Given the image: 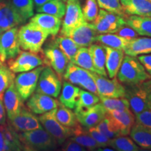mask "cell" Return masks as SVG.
Instances as JSON below:
<instances>
[{
	"mask_svg": "<svg viewBox=\"0 0 151 151\" xmlns=\"http://www.w3.org/2000/svg\"><path fill=\"white\" fill-rule=\"evenodd\" d=\"M97 41L103 46L124 50L129 40L116 34H99L97 37Z\"/></svg>",
	"mask_w": 151,
	"mask_h": 151,
	"instance_id": "f546056e",
	"label": "cell"
},
{
	"mask_svg": "<svg viewBox=\"0 0 151 151\" xmlns=\"http://www.w3.org/2000/svg\"><path fill=\"white\" fill-rule=\"evenodd\" d=\"M43 68V66H39L31 71L22 72L15 78V87L23 101L27 100L35 92L39 75Z\"/></svg>",
	"mask_w": 151,
	"mask_h": 151,
	"instance_id": "ba28073f",
	"label": "cell"
},
{
	"mask_svg": "<svg viewBox=\"0 0 151 151\" xmlns=\"http://www.w3.org/2000/svg\"><path fill=\"white\" fill-rule=\"evenodd\" d=\"M34 4L36 6V9L38 7H40L41 6L45 4L48 2V1H50V0H33Z\"/></svg>",
	"mask_w": 151,
	"mask_h": 151,
	"instance_id": "11a10c76",
	"label": "cell"
},
{
	"mask_svg": "<svg viewBox=\"0 0 151 151\" xmlns=\"http://www.w3.org/2000/svg\"><path fill=\"white\" fill-rule=\"evenodd\" d=\"M109 146L111 147L115 150L119 151H139L140 147L136 144L132 139L126 136H118V137L111 139Z\"/></svg>",
	"mask_w": 151,
	"mask_h": 151,
	"instance_id": "e575fe53",
	"label": "cell"
},
{
	"mask_svg": "<svg viewBox=\"0 0 151 151\" xmlns=\"http://www.w3.org/2000/svg\"><path fill=\"white\" fill-rule=\"evenodd\" d=\"M99 97L97 94L92 93L91 92L80 90L78 99L76 104L75 112L78 113L80 111H86L91 108L97 104L99 103Z\"/></svg>",
	"mask_w": 151,
	"mask_h": 151,
	"instance_id": "d6a6232c",
	"label": "cell"
},
{
	"mask_svg": "<svg viewBox=\"0 0 151 151\" xmlns=\"http://www.w3.org/2000/svg\"><path fill=\"white\" fill-rule=\"evenodd\" d=\"M71 1H75V0H71Z\"/></svg>",
	"mask_w": 151,
	"mask_h": 151,
	"instance_id": "94428289",
	"label": "cell"
},
{
	"mask_svg": "<svg viewBox=\"0 0 151 151\" xmlns=\"http://www.w3.org/2000/svg\"><path fill=\"white\" fill-rule=\"evenodd\" d=\"M30 22L53 37L58 35L62 25L61 19L44 13H38L33 16Z\"/></svg>",
	"mask_w": 151,
	"mask_h": 151,
	"instance_id": "d6986e66",
	"label": "cell"
},
{
	"mask_svg": "<svg viewBox=\"0 0 151 151\" xmlns=\"http://www.w3.org/2000/svg\"><path fill=\"white\" fill-rule=\"evenodd\" d=\"M88 132H89V134L92 136L94 140L97 141V143L100 147L109 146V143L110 142L111 139L106 137L102 133H101L96 126L89 128L88 129Z\"/></svg>",
	"mask_w": 151,
	"mask_h": 151,
	"instance_id": "f6af8a7d",
	"label": "cell"
},
{
	"mask_svg": "<svg viewBox=\"0 0 151 151\" xmlns=\"http://www.w3.org/2000/svg\"><path fill=\"white\" fill-rule=\"evenodd\" d=\"M56 109L41 114L39 120L46 131L55 139L58 144L62 145L66 139L72 136V128L65 127L58 121L55 116Z\"/></svg>",
	"mask_w": 151,
	"mask_h": 151,
	"instance_id": "5b68a950",
	"label": "cell"
},
{
	"mask_svg": "<svg viewBox=\"0 0 151 151\" xmlns=\"http://www.w3.org/2000/svg\"><path fill=\"white\" fill-rule=\"evenodd\" d=\"M104 46L106 50V70L109 78H113L116 76L120 69L124 57V52L122 50Z\"/></svg>",
	"mask_w": 151,
	"mask_h": 151,
	"instance_id": "44dd1931",
	"label": "cell"
},
{
	"mask_svg": "<svg viewBox=\"0 0 151 151\" xmlns=\"http://www.w3.org/2000/svg\"><path fill=\"white\" fill-rule=\"evenodd\" d=\"M115 34L124 38V39H127L128 40H131L132 39L139 37V34L127 24H124L119 28Z\"/></svg>",
	"mask_w": 151,
	"mask_h": 151,
	"instance_id": "7dc6e473",
	"label": "cell"
},
{
	"mask_svg": "<svg viewBox=\"0 0 151 151\" xmlns=\"http://www.w3.org/2000/svg\"><path fill=\"white\" fill-rule=\"evenodd\" d=\"M3 65V62H1V60H0V66H1V65Z\"/></svg>",
	"mask_w": 151,
	"mask_h": 151,
	"instance_id": "6f0895ef",
	"label": "cell"
},
{
	"mask_svg": "<svg viewBox=\"0 0 151 151\" xmlns=\"http://www.w3.org/2000/svg\"><path fill=\"white\" fill-rule=\"evenodd\" d=\"M80 90L78 87L75 86L69 81H64L59 101L67 108L74 109L78 99Z\"/></svg>",
	"mask_w": 151,
	"mask_h": 151,
	"instance_id": "484cf974",
	"label": "cell"
},
{
	"mask_svg": "<svg viewBox=\"0 0 151 151\" xmlns=\"http://www.w3.org/2000/svg\"><path fill=\"white\" fill-rule=\"evenodd\" d=\"M124 20L139 35L151 37V16H126Z\"/></svg>",
	"mask_w": 151,
	"mask_h": 151,
	"instance_id": "d4e9b609",
	"label": "cell"
},
{
	"mask_svg": "<svg viewBox=\"0 0 151 151\" xmlns=\"http://www.w3.org/2000/svg\"><path fill=\"white\" fill-rule=\"evenodd\" d=\"M48 37V33L31 22L20 27L18 32L20 48L35 53L40 52Z\"/></svg>",
	"mask_w": 151,
	"mask_h": 151,
	"instance_id": "3957f363",
	"label": "cell"
},
{
	"mask_svg": "<svg viewBox=\"0 0 151 151\" xmlns=\"http://www.w3.org/2000/svg\"><path fill=\"white\" fill-rule=\"evenodd\" d=\"M7 1L25 21L34 16L33 0H7Z\"/></svg>",
	"mask_w": 151,
	"mask_h": 151,
	"instance_id": "836d02e7",
	"label": "cell"
},
{
	"mask_svg": "<svg viewBox=\"0 0 151 151\" xmlns=\"http://www.w3.org/2000/svg\"><path fill=\"white\" fill-rule=\"evenodd\" d=\"M130 137L138 146L151 150V129L140 124H134L129 132Z\"/></svg>",
	"mask_w": 151,
	"mask_h": 151,
	"instance_id": "cb8c5ba5",
	"label": "cell"
},
{
	"mask_svg": "<svg viewBox=\"0 0 151 151\" xmlns=\"http://www.w3.org/2000/svg\"><path fill=\"white\" fill-rule=\"evenodd\" d=\"M9 69L14 73H22L32 70L43 65V62L41 56L30 51H20L16 58L7 62Z\"/></svg>",
	"mask_w": 151,
	"mask_h": 151,
	"instance_id": "7c38bea8",
	"label": "cell"
},
{
	"mask_svg": "<svg viewBox=\"0 0 151 151\" xmlns=\"http://www.w3.org/2000/svg\"><path fill=\"white\" fill-rule=\"evenodd\" d=\"M96 127L101 133H102L104 135L109 139H113L118 136H121L118 128L115 126L113 122L106 115L105 118Z\"/></svg>",
	"mask_w": 151,
	"mask_h": 151,
	"instance_id": "60d3db41",
	"label": "cell"
},
{
	"mask_svg": "<svg viewBox=\"0 0 151 151\" xmlns=\"http://www.w3.org/2000/svg\"><path fill=\"white\" fill-rule=\"evenodd\" d=\"M84 22H86V20L78 0H67L66 12L63 21L62 22V29L60 35L69 37L73 30Z\"/></svg>",
	"mask_w": 151,
	"mask_h": 151,
	"instance_id": "52a82bcc",
	"label": "cell"
},
{
	"mask_svg": "<svg viewBox=\"0 0 151 151\" xmlns=\"http://www.w3.org/2000/svg\"><path fill=\"white\" fill-rule=\"evenodd\" d=\"M60 102L47 94L35 92L29 97L26 106L35 114L41 115L56 109Z\"/></svg>",
	"mask_w": 151,
	"mask_h": 151,
	"instance_id": "5bb4252c",
	"label": "cell"
},
{
	"mask_svg": "<svg viewBox=\"0 0 151 151\" xmlns=\"http://www.w3.org/2000/svg\"><path fill=\"white\" fill-rule=\"evenodd\" d=\"M72 62L86 70L96 73L89 48L87 47H81L78 49Z\"/></svg>",
	"mask_w": 151,
	"mask_h": 151,
	"instance_id": "d590c367",
	"label": "cell"
},
{
	"mask_svg": "<svg viewBox=\"0 0 151 151\" xmlns=\"http://www.w3.org/2000/svg\"><path fill=\"white\" fill-rule=\"evenodd\" d=\"M98 6L101 9L114 13L125 18L127 15L124 13L120 0H97Z\"/></svg>",
	"mask_w": 151,
	"mask_h": 151,
	"instance_id": "ee69618b",
	"label": "cell"
},
{
	"mask_svg": "<svg viewBox=\"0 0 151 151\" xmlns=\"http://www.w3.org/2000/svg\"><path fill=\"white\" fill-rule=\"evenodd\" d=\"M7 123L10 124L17 132L31 131L43 128L39 118L34 115L29 109H26L24 106L18 115L7 120Z\"/></svg>",
	"mask_w": 151,
	"mask_h": 151,
	"instance_id": "4fadbf2b",
	"label": "cell"
},
{
	"mask_svg": "<svg viewBox=\"0 0 151 151\" xmlns=\"http://www.w3.org/2000/svg\"><path fill=\"white\" fill-rule=\"evenodd\" d=\"M18 133L23 150H52L57 148L55 139L43 128Z\"/></svg>",
	"mask_w": 151,
	"mask_h": 151,
	"instance_id": "7a4b0ae2",
	"label": "cell"
},
{
	"mask_svg": "<svg viewBox=\"0 0 151 151\" xmlns=\"http://www.w3.org/2000/svg\"><path fill=\"white\" fill-rule=\"evenodd\" d=\"M64 78L73 85L81 86L92 78L91 72L69 62L63 75Z\"/></svg>",
	"mask_w": 151,
	"mask_h": 151,
	"instance_id": "7402d4cb",
	"label": "cell"
},
{
	"mask_svg": "<svg viewBox=\"0 0 151 151\" xmlns=\"http://www.w3.org/2000/svg\"><path fill=\"white\" fill-rule=\"evenodd\" d=\"M135 121L138 124H142L151 129V108L136 115Z\"/></svg>",
	"mask_w": 151,
	"mask_h": 151,
	"instance_id": "bcb514c9",
	"label": "cell"
},
{
	"mask_svg": "<svg viewBox=\"0 0 151 151\" xmlns=\"http://www.w3.org/2000/svg\"><path fill=\"white\" fill-rule=\"evenodd\" d=\"M69 138L86 148L87 150H97L100 147L89 132L83 129L80 123L72 128V136Z\"/></svg>",
	"mask_w": 151,
	"mask_h": 151,
	"instance_id": "4316f807",
	"label": "cell"
},
{
	"mask_svg": "<svg viewBox=\"0 0 151 151\" xmlns=\"http://www.w3.org/2000/svg\"><path fill=\"white\" fill-rule=\"evenodd\" d=\"M61 89L62 78L51 67H44L39 75L36 92L57 98L59 96Z\"/></svg>",
	"mask_w": 151,
	"mask_h": 151,
	"instance_id": "8992f818",
	"label": "cell"
},
{
	"mask_svg": "<svg viewBox=\"0 0 151 151\" xmlns=\"http://www.w3.org/2000/svg\"><path fill=\"white\" fill-rule=\"evenodd\" d=\"M141 85L143 88V89L151 96V78L143 81V83H141Z\"/></svg>",
	"mask_w": 151,
	"mask_h": 151,
	"instance_id": "db71d44e",
	"label": "cell"
},
{
	"mask_svg": "<svg viewBox=\"0 0 151 151\" xmlns=\"http://www.w3.org/2000/svg\"><path fill=\"white\" fill-rule=\"evenodd\" d=\"M82 11L86 22H94L99 14V6L97 0H86Z\"/></svg>",
	"mask_w": 151,
	"mask_h": 151,
	"instance_id": "7bdbcfd3",
	"label": "cell"
},
{
	"mask_svg": "<svg viewBox=\"0 0 151 151\" xmlns=\"http://www.w3.org/2000/svg\"><path fill=\"white\" fill-rule=\"evenodd\" d=\"M137 58L142 64L147 73L151 76V53L141 55H139Z\"/></svg>",
	"mask_w": 151,
	"mask_h": 151,
	"instance_id": "681fc988",
	"label": "cell"
},
{
	"mask_svg": "<svg viewBox=\"0 0 151 151\" xmlns=\"http://www.w3.org/2000/svg\"><path fill=\"white\" fill-rule=\"evenodd\" d=\"M98 35L91 23L86 21L73 29L69 37L80 47H89L97 41Z\"/></svg>",
	"mask_w": 151,
	"mask_h": 151,
	"instance_id": "ac0fdd59",
	"label": "cell"
},
{
	"mask_svg": "<svg viewBox=\"0 0 151 151\" xmlns=\"http://www.w3.org/2000/svg\"><path fill=\"white\" fill-rule=\"evenodd\" d=\"M89 50L96 73L106 77L108 75L106 70V50L104 46L103 45L92 44L89 46Z\"/></svg>",
	"mask_w": 151,
	"mask_h": 151,
	"instance_id": "83f0119b",
	"label": "cell"
},
{
	"mask_svg": "<svg viewBox=\"0 0 151 151\" xmlns=\"http://www.w3.org/2000/svg\"><path fill=\"white\" fill-rule=\"evenodd\" d=\"M3 30L2 29H0V35H1V34H2V32H3Z\"/></svg>",
	"mask_w": 151,
	"mask_h": 151,
	"instance_id": "9f6ffc18",
	"label": "cell"
},
{
	"mask_svg": "<svg viewBox=\"0 0 151 151\" xmlns=\"http://www.w3.org/2000/svg\"><path fill=\"white\" fill-rule=\"evenodd\" d=\"M106 111L101 103H98L86 111L75 113L79 123L85 129H88L97 126L106 115Z\"/></svg>",
	"mask_w": 151,
	"mask_h": 151,
	"instance_id": "9a60e30c",
	"label": "cell"
},
{
	"mask_svg": "<svg viewBox=\"0 0 151 151\" xmlns=\"http://www.w3.org/2000/svg\"><path fill=\"white\" fill-rule=\"evenodd\" d=\"M12 27L10 22L9 21L5 15L3 14L2 11L0 10V29H2L3 31H6V30L11 29Z\"/></svg>",
	"mask_w": 151,
	"mask_h": 151,
	"instance_id": "816d5d0a",
	"label": "cell"
},
{
	"mask_svg": "<svg viewBox=\"0 0 151 151\" xmlns=\"http://www.w3.org/2000/svg\"><path fill=\"white\" fill-rule=\"evenodd\" d=\"M127 55L137 57L151 53V38L137 37L129 40L124 50Z\"/></svg>",
	"mask_w": 151,
	"mask_h": 151,
	"instance_id": "603a6c76",
	"label": "cell"
},
{
	"mask_svg": "<svg viewBox=\"0 0 151 151\" xmlns=\"http://www.w3.org/2000/svg\"><path fill=\"white\" fill-rule=\"evenodd\" d=\"M127 16H151V1L149 0H120Z\"/></svg>",
	"mask_w": 151,
	"mask_h": 151,
	"instance_id": "ffe728a7",
	"label": "cell"
},
{
	"mask_svg": "<svg viewBox=\"0 0 151 151\" xmlns=\"http://www.w3.org/2000/svg\"><path fill=\"white\" fill-rule=\"evenodd\" d=\"M53 40L58 48L67 56L69 62H72L76 54L77 53L81 47L77 45L71 38L69 37L60 35L56 38H54Z\"/></svg>",
	"mask_w": 151,
	"mask_h": 151,
	"instance_id": "f1b7e54d",
	"label": "cell"
},
{
	"mask_svg": "<svg viewBox=\"0 0 151 151\" xmlns=\"http://www.w3.org/2000/svg\"><path fill=\"white\" fill-rule=\"evenodd\" d=\"M4 1V0H0V2H1V1Z\"/></svg>",
	"mask_w": 151,
	"mask_h": 151,
	"instance_id": "680465c9",
	"label": "cell"
},
{
	"mask_svg": "<svg viewBox=\"0 0 151 151\" xmlns=\"http://www.w3.org/2000/svg\"><path fill=\"white\" fill-rule=\"evenodd\" d=\"M18 32V27H14L4 31L0 35V60L3 63L16 58L21 51Z\"/></svg>",
	"mask_w": 151,
	"mask_h": 151,
	"instance_id": "30bf717a",
	"label": "cell"
},
{
	"mask_svg": "<svg viewBox=\"0 0 151 151\" xmlns=\"http://www.w3.org/2000/svg\"><path fill=\"white\" fill-rule=\"evenodd\" d=\"M40 52L43 64L51 67L62 79L69 60L58 48L53 39L49 41Z\"/></svg>",
	"mask_w": 151,
	"mask_h": 151,
	"instance_id": "277c9868",
	"label": "cell"
},
{
	"mask_svg": "<svg viewBox=\"0 0 151 151\" xmlns=\"http://www.w3.org/2000/svg\"><path fill=\"white\" fill-rule=\"evenodd\" d=\"M15 73L5 65L0 66V99L3 100L4 94L9 86L14 82Z\"/></svg>",
	"mask_w": 151,
	"mask_h": 151,
	"instance_id": "f35d334b",
	"label": "cell"
},
{
	"mask_svg": "<svg viewBox=\"0 0 151 151\" xmlns=\"http://www.w3.org/2000/svg\"><path fill=\"white\" fill-rule=\"evenodd\" d=\"M117 76L126 86L140 84L151 78L137 58L127 55L124 57Z\"/></svg>",
	"mask_w": 151,
	"mask_h": 151,
	"instance_id": "6da1fadb",
	"label": "cell"
},
{
	"mask_svg": "<svg viewBox=\"0 0 151 151\" xmlns=\"http://www.w3.org/2000/svg\"><path fill=\"white\" fill-rule=\"evenodd\" d=\"M23 100L17 91L14 82L12 83L3 96V102L9 119L13 118L20 112L24 106Z\"/></svg>",
	"mask_w": 151,
	"mask_h": 151,
	"instance_id": "e0dca14e",
	"label": "cell"
},
{
	"mask_svg": "<svg viewBox=\"0 0 151 151\" xmlns=\"http://www.w3.org/2000/svg\"><path fill=\"white\" fill-rule=\"evenodd\" d=\"M125 96L134 115L151 108V96L140 84L126 86Z\"/></svg>",
	"mask_w": 151,
	"mask_h": 151,
	"instance_id": "9c48e42d",
	"label": "cell"
},
{
	"mask_svg": "<svg viewBox=\"0 0 151 151\" xmlns=\"http://www.w3.org/2000/svg\"><path fill=\"white\" fill-rule=\"evenodd\" d=\"M63 1H67V0H63Z\"/></svg>",
	"mask_w": 151,
	"mask_h": 151,
	"instance_id": "91938a15",
	"label": "cell"
},
{
	"mask_svg": "<svg viewBox=\"0 0 151 151\" xmlns=\"http://www.w3.org/2000/svg\"><path fill=\"white\" fill-rule=\"evenodd\" d=\"M149 1H151V0H149Z\"/></svg>",
	"mask_w": 151,
	"mask_h": 151,
	"instance_id": "6125c7cd",
	"label": "cell"
},
{
	"mask_svg": "<svg viewBox=\"0 0 151 151\" xmlns=\"http://www.w3.org/2000/svg\"><path fill=\"white\" fill-rule=\"evenodd\" d=\"M0 10L5 15L13 27H18L26 22L7 1H2L0 2Z\"/></svg>",
	"mask_w": 151,
	"mask_h": 151,
	"instance_id": "74e56055",
	"label": "cell"
},
{
	"mask_svg": "<svg viewBox=\"0 0 151 151\" xmlns=\"http://www.w3.org/2000/svg\"><path fill=\"white\" fill-rule=\"evenodd\" d=\"M91 72V75L97 86L98 95L109 97H124L125 88L116 77L109 79L95 72Z\"/></svg>",
	"mask_w": 151,
	"mask_h": 151,
	"instance_id": "8fae6325",
	"label": "cell"
},
{
	"mask_svg": "<svg viewBox=\"0 0 151 151\" xmlns=\"http://www.w3.org/2000/svg\"><path fill=\"white\" fill-rule=\"evenodd\" d=\"M55 116L58 121L65 127L73 128L79 124L75 113L61 103L57 107Z\"/></svg>",
	"mask_w": 151,
	"mask_h": 151,
	"instance_id": "1f68e13d",
	"label": "cell"
},
{
	"mask_svg": "<svg viewBox=\"0 0 151 151\" xmlns=\"http://www.w3.org/2000/svg\"><path fill=\"white\" fill-rule=\"evenodd\" d=\"M95 31L99 34L116 33L117 29L114 27L102 15L98 14L97 18L94 22H90Z\"/></svg>",
	"mask_w": 151,
	"mask_h": 151,
	"instance_id": "b9f144b4",
	"label": "cell"
},
{
	"mask_svg": "<svg viewBox=\"0 0 151 151\" xmlns=\"http://www.w3.org/2000/svg\"><path fill=\"white\" fill-rule=\"evenodd\" d=\"M106 116L118 128L121 136L129 135L132 126L135 124L134 114L129 109L108 111Z\"/></svg>",
	"mask_w": 151,
	"mask_h": 151,
	"instance_id": "2e32d148",
	"label": "cell"
},
{
	"mask_svg": "<svg viewBox=\"0 0 151 151\" xmlns=\"http://www.w3.org/2000/svg\"><path fill=\"white\" fill-rule=\"evenodd\" d=\"M4 135L10 144V146L14 149V151L23 150L21 142L18 137V133L13 128L10 124L6 122L4 124H2Z\"/></svg>",
	"mask_w": 151,
	"mask_h": 151,
	"instance_id": "ab89813d",
	"label": "cell"
},
{
	"mask_svg": "<svg viewBox=\"0 0 151 151\" xmlns=\"http://www.w3.org/2000/svg\"><path fill=\"white\" fill-rule=\"evenodd\" d=\"M101 104L104 107L106 112L114 110H124L129 109V104L125 97H109L98 95Z\"/></svg>",
	"mask_w": 151,
	"mask_h": 151,
	"instance_id": "8d00e7d4",
	"label": "cell"
},
{
	"mask_svg": "<svg viewBox=\"0 0 151 151\" xmlns=\"http://www.w3.org/2000/svg\"><path fill=\"white\" fill-rule=\"evenodd\" d=\"M14 150L4 135L2 124H0V151Z\"/></svg>",
	"mask_w": 151,
	"mask_h": 151,
	"instance_id": "f907efd6",
	"label": "cell"
},
{
	"mask_svg": "<svg viewBox=\"0 0 151 151\" xmlns=\"http://www.w3.org/2000/svg\"><path fill=\"white\" fill-rule=\"evenodd\" d=\"M62 150L63 151H86V148L82 146L75 141L68 138L62 143Z\"/></svg>",
	"mask_w": 151,
	"mask_h": 151,
	"instance_id": "c3c4849f",
	"label": "cell"
},
{
	"mask_svg": "<svg viewBox=\"0 0 151 151\" xmlns=\"http://www.w3.org/2000/svg\"><path fill=\"white\" fill-rule=\"evenodd\" d=\"M6 122V109L3 100L0 99V124H4Z\"/></svg>",
	"mask_w": 151,
	"mask_h": 151,
	"instance_id": "f5cc1de1",
	"label": "cell"
},
{
	"mask_svg": "<svg viewBox=\"0 0 151 151\" xmlns=\"http://www.w3.org/2000/svg\"><path fill=\"white\" fill-rule=\"evenodd\" d=\"M37 13H44L62 19L66 12V4L63 0H50L36 9Z\"/></svg>",
	"mask_w": 151,
	"mask_h": 151,
	"instance_id": "4dcf8cb0",
	"label": "cell"
}]
</instances>
